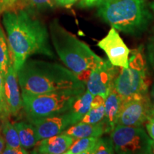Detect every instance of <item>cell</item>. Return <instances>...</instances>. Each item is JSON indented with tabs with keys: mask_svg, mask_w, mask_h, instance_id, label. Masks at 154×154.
Returning <instances> with one entry per match:
<instances>
[{
	"mask_svg": "<svg viewBox=\"0 0 154 154\" xmlns=\"http://www.w3.org/2000/svg\"><path fill=\"white\" fill-rule=\"evenodd\" d=\"M2 21L17 72L32 55L54 57L47 26L34 16L33 11L24 9L7 11L3 13Z\"/></svg>",
	"mask_w": 154,
	"mask_h": 154,
	"instance_id": "cell-1",
	"label": "cell"
},
{
	"mask_svg": "<svg viewBox=\"0 0 154 154\" xmlns=\"http://www.w3.org/2000/svg\"><path fill=\"white\" fill-rule=\"evenodd\" d=\"M17 79L22 92L25 93L86 90V84L67 67L42 60H26L17 72Z\"/></svg>",
	"mask_w": 154,
	"mask_h": 154,
	"instance_id": "cell-2",
	"label": "cell"
},
{
	"mask_svg": "<svg viewBox=\"0 0 154 154\" xmlns=\"http://www.w3.org/2000/svg\"><path fill=\"white\" fill-rule=\"evenodd\" d=\"M97 15L111 27L131 35L145 32L153 19L144 0H105Z\"/></svg>",
	"mask_w": 154,
	"mask_h": 154,
	"instance_id": "cell-3",
	"label": "cell"
},
{
	"mask_svg": "<svg viewBox=\"0 0 154 154\" xmlns=\"http://www.w3.org/2000/svg\"><path fill=\"white\" fill-rule=\"evenodd\" d=\"M49 35L58 57L77 76L91 71L103 60L86 43L65 29L57 19L50 24Z\"/></svg>",
	"mask_w": 154,
	"mask_h": 154,
	"instance_id": "cell-4",
	"label": "cell"
},
{
	"mask_svg": "<svg viewBox=\"0 0 154 154\" xmlns=\"http://www.w3.org/2000/svg\"><path fill=\"white\" fill-rule=\"evenodd\" d=\"M85 90L69 89L42 94L22 92L23 109L29 120L67 112L74 100Z\"/></svg>",
	"mask_w": 154,
	"mask_h": 154,
	"instance_id": "cell-5",
	"label": "cell"
},
{
	"mask_svg": "<svg viewBox=\"0 0 154 154\" xmlns=\"http://www.w3.org/2000/svg\"><path fill=\"white\" fill-rule=\"evenodd\" d=\"M130 53L128 67L120 69L114 82L115 90L122 97L148 93L151 82L143 49L140 47Z\"/></svg>",
	"mask_w": 154,
	"mask_h": 154,
	"instance_id": "cell-6",
	"label": "cell"
},
{
	"mask_svg": "<svg viewBox=\"0 0 154 154\" xmlns=\"http://www.w3.org/2000/svg\"><path fill=\"white\" fill-rule=\"evenodd\" d=\"M110 137L116 153H150L152 139L142 126L116 125L110 133Z\"/></svg>",
	"mask_w": 154,
	"mask_h": 154,
	"instance_id": "cell-7",
	"label": "cell"
},
{
	"mask_svg": "<svg viewBox=\"0 0 154 154\" xmlns=\"http://www.w3.org/2000/svg\"><path fill=\"white\" fill-rule=\"evenodd\" d=\"M153 116L154 104L148 93L133 94L122 97L116 125L142 126Z\"/></svg>",
	"mask_w": 154,
	"mask_h": 154,
	"instance_id": "cell-8",
	"label": "cell"
},
{
	"mask_svg": "<svg viewBox=\"0 0 154 154\" xmlns=\"http://www.w3.org/2000/svg\"><path fill=\"white\" fill-rule=\"evenodd\" d=\"M120 69L111 64L109 60L103 59L91 70L86 83V90L94 96L101 95L106 99L111 88L114 87L115 79Z\"/></svg>",
	"mask_w": 154,
	"mask_h": 154,
	"instance_id": "cell-9",
	"label": "cell"
},
{
	"mask_svg": "<svg viewBox=\"0 0 154 154\" xmlns=\"http://www.w3.org/2000/svg\"><path fill=\"white\" fill-rule=\"evenodd\" d=\"M29 121L35 127L38 141L62 134L69 127L81 121L76 115L69 111L59 115Z\"/></svg>",
	"mask_w": 154,
	"mask_h": 154,
	"instance_id": "cell-10",
	"label": "cell"
},
{
	"mask_svg": "<svg viewBox=\"0 0 154 154\" xmlns=\"http://www.w3.org/2000/svg\"><path fill=\"white\" fill-rule=\"evenodd\" d=\"M97 46L104 51L108 60L113 66L120 68L128 67L130 50L116 29L111 27L106 36L98 42Z\"/></svg>",
	"mask_w": 154,
	"mask_h": 154,
	"instance_id": "cell-11",
	"label": "cell"
},
{
	"mask_svg": "<svg viewBox=\"0 0 154 154\" xmlns=\"http://www.w3.org/2000/svg\"><path fill=\"white\" fill-rule=\"evenodd\" d=\"M4 86L7 109L10 115L17 116L23 108V102L19 92L17 72L13 63L9 65L7 74L4 78Z\"/></svg>",
	"mask_w": 154,
	"mask_h": 154,
	"instance_id": "cell-12",
	"label": "cell"
},
{
	"mask_svg": "<svg viewBox=\"0 0 154 154\" xmlns=\"http://www.w3.org/2000/svg\"><path fill=\"white\" fill-rule=\"evenodd\" d=\"M75 140L76 139L72 136L63 133L55 135L38 141L33 153L40 154H65Z\"/></svg>",
	"mask_w": 154,
	"mask_h": 154,
	"instance_id": "cell-13",
	"label": "cell"
},
{
	"mask_svg": "<svg viewBox=\"0 0 154 154\" xmlns=\"http://www.w3.org/2000/svg\"><path fill=\"white\" fill-rule=\"evenodd\" d=\"M122 96L119 95L113 87L105 99V114L103 123L105 125L106 134L111 133L116 125L119 109Z\"/></svg>",
	"mask_w": 154,
	"mask_h": 154,
	"instance_id": "cell-14",
	"label": "cell"
},
{
	"mask_svg": "<svg viewBox=\"0 0 154 154\" xmlns=\"http://www.w3.org/2000/svg\"><path fill=\"white\" fill-rule=\"evenodd\" d=\"M63 134L72 136L75 139H79L86 137H101L103 134H106V131L103 121L98 124H88L79 121L69 127Z\"/></svg>",
	"mask_w": 154,
	"mask_h": 154,
	"instance_id": "cell-15",
	"label": "cell"
},
{
	"mask_svg": "<svg viewBox=\"0 0 154 154\" xmlns=\"http://www.w3.org/2000/svg\"><path fill=\"white\" fill-rule=\"evenodd\" d=\"M15 128L18 132L21 145L25 149H31L36 146L38 141L35 127L31 123L20 121L14 124Z\"/></svg>",
	"mask_w": 154,
	"mask_h": 154,
	"instance_id": "cell-16",
	"label": "cell"
},
{
	"mask_svg": "<svg viewBox=\"0 0 154 154\" xmlns=\"http://www.w3.org/2000/svg\"><path fill=\"white\" fill-rule=\"evenodd\" d=\"M93 98V94L87 90H85L74 100L69 111L82 120L84 115L91 109Z\"/></svg>",
	"mask_w": 154,
	"mask_h": 154,
	"instance_id": "cell-17",
	"label": "cell"
},
{
	"mask_svg": "<svg viewBox=\"0 0 154 154\" xmlns=\"http://www.w3.org/2000/svg\"><path fill=\"white\" fill-rule=\"evenodd\" d=\"M99 137H86L76 139L65 154H91Z\"/></svg>",
	"mask_w": 154,
	"mask_h": 154,
	"instance_id": "cell-18",
	"label": "cell"
},
{
	"mask_svg": "<svg viewBox=\"0 0 154 154\" xmlns=\"http://www.w3.org/2000/svg\"><path fill=\"white\" fill-rule=\"evenodd\" d=\"M11 63L13 62L10 60L7 38L2 26H0V73L3 78H5V75L7 74L9 65Z\"/></svg>",
	"mask_w": 154,
	"mask_h": 154,
	"instance_id": "cell-19",
	"label": "cell"
},
{
	"mask_svg": "<svg viewBox=\"0 0 154 154\" xmlns=\"http://www.w3.org/2000/svg\"><path fill=\"white\" fill-rule=\"evenodd\" d=\"M55 5L56 0H17L14 9H24L33 11L36 9L44 10L53 8Z\"/></svg>",
	"mask_w": 154,
	"mask_h": 154,
	"instance_id": "cell-20",
	"label": "cell"
},
{
	"mask_svg": "<svg viewBox=\"0 0 154 154\" xmlns=\"http://www.w3.org/2000/svg\"><path fill=\"white\" fill-rule=\"evenodd\" d=\"M2 132L5 139L6 145L14 148L22 147L19 140L18 132L15 128L14 124H11L9 120V118L4 119Z\"/></svg>",
	"mask_w": 154,
	"mask_h": 154,
	"instance_id": "cell-21",
	"label": "cell"
},
{
	"mask_svg": "<svg viewBox=\"0 0 154 154\" xmlns=\"http://www.w3.org/2000/svg\"><path fill=\"white\" fill-rule=\"evenodd\" d=\"M105 114V103L97 107L91 108L81 121L88 124H98L103 121Z\"/></svg>",
	"mask_w": 154,
	"mask_h": 154,
	"instance_id": "cell-22",
	"label": "cell"
},
{
	"mask_svg": "<svg viewBox=\"0 0 154 154\" xmlns=\"http://www.w3.org/2000/svg\"><path fill=\"white\" fill-rule=\"evenodd\" d=\"M111 137H99L91 154H111L114 153Z\"/></svg>",
	"mask_w": 154,
	"mask_h": 154,
	"instance_id": "cell-23",
	"label": "cell"
},
{
	"mask_svg": "<svg viewBox=\"0 0 154 154\" xmlns=\"http://www.w3.org/2000/svg\"><path fill=\"white\" fill-rule=\"evenodd\" d=\"M147 59L152 68L154 69V34L149 38L146 47Z\"/></svg>",
	"mask_w": 154,
	"mask_h": 154,
	"instance_id": "cell-24",
	"label": "cell"
},
{
	"mask_svg": "<svg viewBox=\"0 0 154 154\" xmlns=\"http://www.w3.org/2000/svg\"><path fill=\"white\" fill-rule=\"evenodd\" d=\"M105 0H80L78 7L81 9H88L94 7H99Z\"/></svg>",
	"mask_w": 154,
	"mask_h": 154,
	"instance_id": "cell-25",
	"label": "cell"
},
{
	"mask_svg": "<svg viewBox=\"0 0 154 154\" xmlns=\"http://www.w3.org/2000/svg\"><path fill=\"white\" fill-rule=\"evenodd\" d=\"M16 2L17 0H0V14L7 11L13 10Z\"/></svg>",
	"mask_w": 154,
	"mask_h": 154,
	"instance_id": "cell-26",
	"label": "cell"
},
{
	"mask_svg": "<svg viewBox=\"0 0 154 154\" xmlns=\"http://www.w3.org/2000/svg\"><path fill=\"white\" fill-rule=\"evenodd\" d=\"M3 154H27L28 152L23 147L14 148L6 145L5 149L2 152Z\"/></svg>",
	"mask_w": 154,
	"mask_h": 154,
	"instance_id": "cell-27",
	"label": "cell"
},
{
	"mask_svg": "<svg viewBox=\"0 0 154 154\" xmlns=\"http://www.w3.org/2000/svg\"><path fill=\"white\" fill-rule=\"evenodd\" d=\"M0 101H1L2 105L4 107V109L6 111H7L9 113V111L7 109V104H6V101L5 99V86H4V78L2 76L1 73H0Z\"/></svg>",
	"mask_w": 154,
	"mask_h": 154,
	"instance_id": "cell-28",
	"label": "cell"
},
{
	"mask_svg": "<svg viewBox=\"0 0 154 154\" xmlns=\"http://www.w3.org/2000/svg\"><path fill=\"white\" fill-rule=\"evenodd\" d=\"M146 128L149 137L154 140V116L150 118L146 122Z\"/></svg>",
	"mask_w": 154,
	"mask_h": 154,
	"instance_id": "cell-29",
	"label": "cell"
},
{
	"mask_svg": "<svg viewBox=\"0 0 154 154\" xmlns=\"http://www.w3.org/2000/svg\"><path fill=\"white\" fill-rule=\"evenodd\" d=\"M78 1L79 0H56V5L69 8Z\"/></svg>",
	"mask_w": 154,
	"mask_h": 154,
	"instance_id": "cell-30",
	"label": "cell"
},
{
	"mask_svg": "<svg viewBox=\"0 0 154 154\" xmlns=\"http://www.w3.org/2000/svg\"><path fill=\"white\" fill-rule=\"evenodd\" d=\"M6 146V141L3 136L0 134V153H2V152Z\"/></svg>",
	"mask_w": 154,
	"mask_h": 154,
	"instance_id": "cell-31",
	"label": "cell"
},
{
	"mask_svg": "<svg viewBox=\"0 0 154 154\" xmlns=\"http://www.w3.org/2000/svg\"><path fill=\"white\" fill-rule=\"evenodd\" d=\"M5 119V117H4L0 113V133L2 131V129L3 126V123H4V119Z\"/></svg>",
	"mask_w": 154,
	"mask_h": 154,
	"instance_id": "cell-32",
	"label": "cell"
},
{
	"mask_svg": "<svg viewBox=\"0 0 154 154\" xmlns=\"http://www.w3.org/2000/svg\"><path fill=\"white\" fill-rule=\"evenodd\" d=\"M151 100L153 101V104H154V84L153 86H152L151 88Z\"/></svg>",
	"mask_w": 154,
	"mask_h": 154,
	"instance_id": "cell-33",
	"label": "cell"
},
{
	"mask_svg": "<svg viewBox=\"0 0 154 154\" xmlns=\"http://www.w3.org/2000/svg\"><path fill=\"white\" fill-rule=\"evenodd\" d=\"M150 153L154 154V140H152L151 143V149H150Z\"/></svg>",
	"mask_w": 154,
	"mask_h": 154,
	"instance_id": "cell-34",
	"label": "cell"
},
{
	"mask_svg": "<svg viewBox=\"0 0 154 154\" xmlns=\"http://www.w3.org/2000/svg\"><path fill=\"white\" fill-rule=\"evenodd\" d=\"M150 8L152 9V11H153L154 13V2H153L150 4Z\"/></svg>",
	"mask_w": 154,
	"mask_h": 154,
	"instance_id": "cell-35",
	"label": "cell"
}]
</instances>
